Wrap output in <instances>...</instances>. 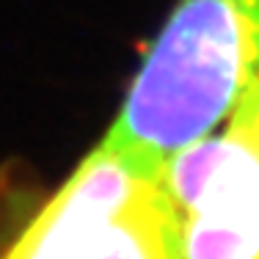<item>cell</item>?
I'll use <instances>...</instances> for the list:
<instances>
[{"label":"cell","instance_id":"cell-1","mask_svg":"<svg viewBox=\"0 0 259 259\" xmlns=\"http://www.w3.org/2000/svg\"><path fill=\"white\" fill-rule=\"evenodd\" d=\"M259 80V0H177L105 135L157 163L226 124Z\"/></svg>","mask_w":259,"mask_h":259},{"label":"cell","instance_id":"cell-4","mask_svg":"<svg viewBox=\"0 0 259 259\" xmlns=\"http://www.w3.org/2000/svg\"><path fill=\"white\" fill-rule=\"evenodd\" d=\"M89 259H182V221L165 165L133 182L97 234Z\"/></svg>","mask_w":259,"mask_h":259},{"label":"cell","instance_id":"cell-2","mask_svg":"<svg viewBox=\"0 0 259 259\" xmlns=\"http://www.w3.org/2000/svg\"><path fill=\"white\" fill-rule=\"evenodd\" d=\"M182 259H259V152L232 124L165 160Z\"/></svg>","mask_w":259,"mask_h":259},{"label":"cell","instance_id":"cell-6","mask_svg":"<svg viewBox=\"0 0 259 259\" xmlns=\"http://www.w3.org/2000/svg\"><path fill=\"white\" fill-rule=\"evenodd\" d=\"M17 256H20V237H17L14 243H11V248L3 254V259H17Z\"/></svg>","mask_w":259,"mask_h":259},{"label":"cell","instance_id":"cell-3","mask_svg":"<svg viewBox=\"0 0 259 259\" xmlns=\"http://www.w3.org/2000/svg\"><path fill=\"white\" fill-rule=\"evenodd\" d=\"M165 163L105 135L20 234L17 259H89L97 234L144 171Z\"/></svg>","mask_w":259,"mask_h":259},{"label":"cell","instance_id":"cell-5","mask_svg":"<svg viewBox=\"0 0 259 259\" xmlns=\"http://www.w3.org/2000/svg\"><path fill=\"white\" fill-rule=\"evenodd\" d=\"M226 124H232L259 152V80L248 89V94L240 100L234 113L226 119Z\"/></svg>","mask_w":259,"mask_h":259}]
</instances>
